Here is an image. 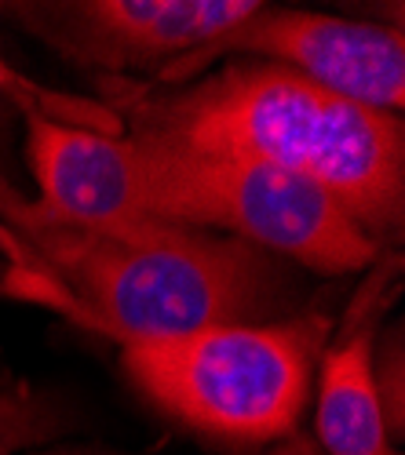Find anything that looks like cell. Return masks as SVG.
Wrapping results in <instances>:
<instances>
[{
    "label": "cell",
    "mask_w": 405,
    "mask_h": 455,
    "mask_svg": "<svg viewBox=\"0 0 405 455\" xmlns=\"http://www.w3.org/2000/svg\"><path fill=\"white\" fill-rule=\"evenodd\" d=\"M106 95L135 132L321 186L373 241L401 230L405 132L394 113L358 106L255 59L219 62L215 73L179 88L106 77Z\"/></svg>",
    "instance_id": "cell-1"
},
{
    "label": "cell",
    "mask_w": 405,
    "mask_h": 455,
    "mask_svg": "<svg viewBox=\"0 0 405 455\" xmlns=\"http://www.w3.org/2000/svg\"><path fill=\"white\" fill-rule=\"evenodd\" d=\"M8 288L128 347L267 317L281 295V267L274 255L208 230L106 234L55 222L26 248Z\"/></svg>",
    "instance_id": "cell-2"
},
{
    "label": "cell",
    "mask_w": 405,
    "mask_h": 455,
    "mask_svg": "<svg viewBox=\"0 0 405 455\" xmlns=\"http://www.w3.org/2000/svg\"><path fill=\"white\" fill-rule=\"evenodd\" d=\"M154 226L223 234L318 274H351L377 259V241L321 186L271 164L125 132Z\"/></svg>",
    "instance_id": "cell-3"
},
{
    "label": "cell",
    "mask_w": 405,
    "mask_h": 455,
    "mask_svg": "<svg viewBox=\"0 0 405 455\" xmlns=\"http://www.w3.org/2000/svg\"><path fill=\"white\" fill-rule=\"evenodd\" d=\"M328 321L212 324L121 347L128 379L175 423L223 441L285 437L307 408Z\"/></svg>",
    "instance_id": "cell-4"
},
{
    "label": "cell",
    "mask_w": 405,
    "mask_h": 455,
    "mask_svg": "<svg viewBox=\"0 0 405 455\" xmlns=\"http://www.w3.org/2000/svg\"><path fill=\"white\" fill-rule=\"evenodd\" d=\"M255 59L288 73L314 81L318 88L369 106L377 113H394L405 106V41L401 29L354 22L318 12H288L267 8L248 15L223 41L205 52L175 62L158 77V88H175L194 73L227 62V59Z\"/></svg>",
    "instance_id": "cell-5"
},
{
    "label": "cell",
    "mask_w": 405,
    "mask_h": 455,
    "mask_svg": "<svg viewBox=\"0 0 405 455\" xmlns=\"http://www.w3.org/2000/svg\"><path fill=\"white\" fill-rule=\"evenodd\" d=\"M36 33L85 66L109 77L158 69L223 41L260 0H81V4H33L12 8Z\"/></svg>",
    "instance_id": "cell-6"
},
{
    "label": "cell",
    "mask_w": 405,
    "mask_h": 455,
    "mask_svg": "<svg viewBox=\"0 0 405 455\" xmlns=\"http://www.w3.org/2000/svg\"><path fill=\"white\" fill-rule=\"evenodd\" d=\"M26 117V157L36 179V204L52 222L85 230H142V189L125 132H95L52 121L36 109Z\"/></svg>",
    "instance_id": "cell-7"
},
{
    "label": "cell",
    "mask_w": 405,
    "mask_h": 455,
    "mask_svg": "<svg viewBox=\"0 0 405 455\" xmlns=\"http://www.w3.org/2000/svg\"><path fill=\"white\" fill-rule=\"evenodd\" d=\"M318 437L328 455H398L377 390L373 324H354L325 354L318 387Z\"/></svg>",
    "instance_id": "cell-8"
},
{
    "label": "cell",
    "mask_w": 405,
    "mask_h": 455,
    "mask_svg": "<svg viewBox=\"0 0 405 455\" xmlns=\"http://www.w3.org/2000/svg\"><path fill=\"white\" fill-rule=\"evenodd\" d=\"M0 92H12V99L22 106V109H36V113H45V117L52 121H69L73 113H77V102L73 99H59L45 88H36V84H26L19 73L0 59ZM48 226H55L41 204H36L33 197H22L19 189L4 179V172H0V248L8 251V262H12V270H19L22 262H26V248L41 237Z\"/></svg>",
    "instance_id": "cell-9"
},
{
    "label": "cell",
    "mask_w": 405,
    "mask_h": 455,
    "mask_svg": "<svg viewBox=\"0 0 405 455\" xmlns=\"http://www.w3.org/2000/svg\"><path fill=\"white\" fill-rule=\"evenodd\" d=\"M59 408L29 387L0 390V455H12L26 444H41L59 430Z\"/></svg>",
    "instance_id": "cell-10"
},
{
    "label": "cell",
    "mask_w": 405,
    "mask_h": 455,
    "mask_svg": "<svg viewBox=\"0 0 405 455\" xmlns=\"http://www.w3.org/2000/svg\"><path fill=\"white\" fill-rule=\"evenodd\" d=\"M271 455H318L304 437H296V441H288V444H281V448H274Z\"/></svg>",
    "instance_id": "cell-11"
},
{
    "label": "cell",
    "mask_w": 405,
    "mask_h": 455,
    "mask_svg": "<svg viewBox=\"0 0 405 455\" xmlns=\"http://www.w3.org/2000/svg\"><path fill=\"white\" fill-rule=\"evenodd\" d=\"M52 455H92V451H52Z\"/></svg>",
    "instance_id": "cell-12"
}]
</instances>
